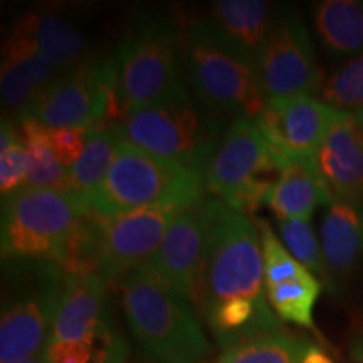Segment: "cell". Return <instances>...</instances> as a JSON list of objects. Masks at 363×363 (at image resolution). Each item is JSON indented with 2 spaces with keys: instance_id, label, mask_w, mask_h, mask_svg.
<instances>
[{
  "instance_id": "cell-1",
  "label": "cell",
  "mask_w": 363,
  "mask_h": 363,
  "mask_svg": "<svg viewBox=\"0 0 363 363\" xmlns=\"http://www.w3.org/2000/svg\"><path fill=\"white\" fill-rule=\"evenodd\" d=\"M195 305L220 348L281 330L266 296L257 225L219 199H206V244Z\"/></svg>"
},
{
  "instance_id": "cell-2",
  "label": "cell",
  "mask_w": 363,
  "mask_h": 363,
  "mask_svg": "<svg viewBox=\"0 0 363 363\" xmlns=\"http://www.w3.org/2000/svg\"><path fill=\"white\" fill-rule=\"evenodd\" d=\"M185 35L175 21L143 16L130 24L111 56L113 116L160 101L184 86ZM115 121V123H116Z\"/></svg>"
},
{
  "instance_id": "cell-3",
  "label": "cell",
  "mask_w": 363,
  "mask_h": 363,
  "mask_svg": "<svg viewBox=\"0 0 363 363\" xmlns=\"http://www.w3.org/2000/svg\"><path fill=\"white\" fill-rule=\"evenodd\" d=\"M121 306L133 338L158 363H202L211 343L190 301L152 266L131 271L120 283Z\"/></svg>"
},
{
  "instance_id": "cell-4",
  "label": "cell",
  "mask_w": 363,
  "mask_h": 363,
  "mask_svg": "<svg viewBox=\"0 0 363 363\" xmlns=\"http://www.w3.org/2000/svg\"><path fill=\"white\" fill-rule=\"evenodd\" d=\"M121 142L206 175L224 138V118L207 110L185 86L111 125Z\"/></svg>"
},
{
  "instance_id": "cell-5",
  "label": "cell",
  "mask_w": 363,
  "mask_h": 363,
  "mask_svg": "<svg viewBox=\"0 0 363 363\" xmlns=\"http://www.w3.org/2000/svg\"><path fill=\"white\" fill-rule=\"evenodd\" d=\"M203 189L202 175L120 142L106 177L84 203L99 217L147 208H185L202 201Z\"/></svg>"
},
{
  "instance_id": "cell-6",
  "label": "cell",
  "mask_w": 363,
  "mask_h": 363,
  "mask_svg": "<svg viewBox=\"0 0 363 363\" xmlns=\"http://www.w3.org/2000/svg\"><path fill=\"white\" fill-rule=\"evenodd\" d=\"M45 363H125L128 345L111 316L106 283L67 274L44 352Z\"/></svg>"
},
{
  "instance_id": "cell-7",
  "label": "cell",
  "mask_w": 363,
  "mask_h": 363,
  "mask_svg": "<svg viewBox=\"0 0 363 363\" xmlns=\"http://www.w3.org/2000/svg\"><path fill=\"white\" fill-rule=\"evenodd\" d=\"M0 362L39 355L51 337L66 272L51 261H4Z\"/></svg>"
},
{
  "instance_id": "cell-8",
  "label": "cell",
  "mask_w": 363,
  "mask_h": 363,
  "mask_svg": "<svg viewBox=\"0 0 363 363\" xmlns=\"http://www.w3.org/2000/svg\"><path fill=\"white\" fill-rule=\"evenodd\" d=\"M185 79L207 110L235 120H256L264 110L256 69L217 39L202 19L184 29Z\"/></svg>"
},
{
  "instance_id": "cell-9",
  "label": "cell",
  "mask_w": 363,
  "mask_h": 363,
  "mask_svg": "<svg viewBox=\"0 0 363 363\" xmlns=\"http://www.w3.org/2000/svg\"><path fill=\"white\" fill-rule=\"evenodd\" d=\"M88 212L83 199L61 190L24 187L2 197V262L33 259L59 264Z\"/></svg>"
},
{
  "instance_id": "cell-10",
  "label": "cell",
  "mask_w": 363,
  "mask_h": 363,
  "mask_svg": "<svg viewBox=\"0 0 363 363\" xmlns=\"http://www.w3.org/2000/svg\"><path fill=\"white\" fill-rule=\"evenodd\" d=\"M283 162L252 120H235L208 162L206 189L235 211L247 212L267 202Z\"/></svg>"
},
{
  "instance_id": "cell-11",
  "label": "cell",
  "mask_w": 363,
  "mask_h": 363,
  "mask_svg": "<svg viewBox=\"0 0 363 363\" xmlns=\"http://www.w3.org/2000/svg\"><path fill=\"white\" fill-rule=\"evenodd\" d=\"M113 116L111 56L93 54L83 65L62 72L40 94L29 116L49 128H101Z\"/></svg>"
},
{
  "instance_id": "cell-12",
  "label": "cell",
  "mask_w": 363,
  "mask_h": 363,
  "mask_svg": "<svg viewBox=\"0 0 363 363\" xmlns=\"http://www.w3.org/2000/svg\"><path fill=\"white\" fill-rule=\"evenodd\" d=\"M256 76L266 101L318 94L325 74L318 66L306 26L294 12H278L256 62Z\"/></svg>"
},
{
  "instance_id": "cell-13",
  "label": "cell",
  "mask_w": 363,
  "mask_h": 363,
  "mask_svg": "<svg viewBox=\"0 0 363 363\" xmlns=\"http://www.w3.org/2000/svg\"><path fill=\"white\" fill-rule=\"evenodd\" d=\"M182 208H147L116 217H99L94 274L104 283L123 281L147 264L160 247Z\"/></svg>"
},
{
  "instance_id": "cell-14",
  "label": "cell",
  "mask_w": 363,
  "mask_h": 363,
  "mask_svg": "<svg viewBox=\"0 0 363 363\" xmlns=\"http://www.w3.org/2000/svg\"><path fill=\"white\" fill-rule=\"evenodd\" d=\"M338 115L320 99L299 94L267 99L254 123L284 167L289 160L315 158Z\"/></svg>"
},
{
  "instance_id": "cell-15",
  "label": "cell",
  "mask_w": 363,
  "mask_h": 363,
  "mask_svg": "<svg viewBox=\"0 0 363 363\" xmlns=\"http://www.w3.org/2000/svg\"><path fill=\"white\" fill-rule=\"evenodd\" d=\"M206 244V199L182 208L148 264L187 301L195 303Z\"/></svg>"
},
{
  "instance_id": "cell-16",
  "label": "cell",
  "mask_w": 363,
  "mask_h": 363,
  "mask_svg": "<svg viewBox=\"0 0 363 363\" xmlns=\"http://www.w3.org/2000/svg\"><path fill=\"white\" fill-rule=\"evenodd\" d=\"M313 160L335 201L363 207V128L352 113L340 111Z\"/></svg>"
},
{
  "instance_id": "cell-17",
  "label": "cell",
  "mask_w": 363,
  "mask_h": 363,
  "mask_svg": "<svg viewBox=\"0 0 363 363\" xmlns=\"http://www.w3.org/2000/svg\"><path fill=\"white\" fill-rule=\"evenodd\" d=\"M62 72L30 44L9 33L2 45L0 93L2 106L16 123L29 116L40 94Z\"/></svg>"
},
{
  "instance_id": "cell-18",
  "label": "cell",
  "mask_w": 363,
  "mask_h": 363,
  "mask_svg": "<svg viewBox=\"0 0 363 363\" xmlns=\"http://www.w3.org/2000/svg\"><path fill=\"white\" fill-rule=\"evenodd\" d=\"M279 9L262 0H219L208 9V29L256 69Z\"/></svg>"
},
{
  "instance_id": "cell-19",
  "label": "cell",
  "mask_w": 363,
  "mask_h": 363,
  "mask_svg": "<svg viewBox=\"0 0 363 363\" xmlns=\"http://www.w3.org/2000/svg\"><path fill=\"white\" fill-rule=\"evenodd\" d=\"M11 33L30 44L61 72L83 65L93 54L84 30L65 13L51 9L26 12Z\"/></svg>"
},
{
  "instance_id": "cell-20",
  "label": "cell",
  "mask_w": 363,
  "mask_h": 363,
  "mask_svg": "<svg viewBox=\"0 0 363 363\" xmlns=\"http://www.w3.org/2000/svg\"><path fill=\"white\" fill-rule=\"evenodd\" d=\"M353 203L333 201L320 222V244L326 281L333 291L342 288L355 272L363 256V214Z\"/></svg>"
},
{
  "instance_id": "cell-21",
  "label": "cell",
  "mask_w": 363,
  "mask_h": 363,
  "mask_svg": "<svg viewBox=\"0 0 363 363\" xmlns=\"http://www.w3.org/2000/svg\"><path fill=\"white\" fill-rule=\"evenodd\" d=\"M333 201V195L318 174L315 160L306 158L286 163L266 206L278 220H311L318 207L330 206Z\"/></svg>"
},
{
  "instance_id": "cell-22",
  "label": "cell",
  "mask_w": 363,
  "mask_h": 363,
  "mask_svg": "<svg viewBox=\"0 0 363 363\" xmlns=\"http://www.w3.org/2000/svg\"><path fill=\"white\" fill-rule=\"evenodd\" d=\"M321 45L333 56L363 54V2L325 0L313 11Z\"/></svg>"
},
{
  "instance_id": "cell-23",
  "label": "cell",
  "mask_w": 363,
  "mask_h": 363,
  "mask_svg": "<svg viewBox=\"0 0 363 363\" xmlns=\"http://www.w3.org/2000/svg\"><path fill=\"white\" fill-rule=\"evenodd\" d=\"M120 142L113 126L88 130L83 153L69 169V192L86 201L106 177Z\"/></svg>"
},
{
  "instance_id": "cell-24",
  "label": "cell",
  "mask_w": 363,
  "mask_h": 363,
  "mask_svg": "<svg viewBox=\"0 0 363 363\" xmlns=\"http://www.w3.org/2000/svg\"><path fill=\"white\" fill-rule=\"evenodd\" d=\"M17 126L27 152L26 187L69 192V169L57 160L45 143V125L34 118H24Z\"/></svg>"
},
{
  "instance_id": "cell-25",
  "label": "cell",
  "mask_w": 363,
  "mask_h": 363,
  "mask_svg": "<svg viewBox=\"0 0 363 363\" xmlns=\"http://www.w3.org/2000/svg\"><path fill=\"white\" fill-rule=\"evenodd\" d=\"M321 283L311 271L298 278L266 288L269 306L279 320L315 330L313 310L320 298Z\"/></svg>"
},
{
  "instance_id": "cell-26",
  "label": "cell",
  "mask_w": 363,
  "mask_h": 363,
  "mask_svg": "<svg viewBox=\"0 0 363 363\" xmlns=\"http://www.w3.org/2000/svg\"><path fill=\"white\" fill-rule=\"evenodd\" d=\"M305 345L284 331H276L227 348L217 363H301Z\"/></svg>"
},
{
  "instance_id": "cell-27",
  "label": "cell",
  "mask_w": 363,
  "mask_h": 363,
  "mask_svg": "<svg viewBox=\"0 0 363 363\" xmlns=\"http://www.w3.org/2000/svg\"><path fill=\"white\" fill-rule=\"evenodd\" d=\"M318 96L337 111L352 113L363 108V54L345 59L325 74Z\"/></svg>"
},
{
  "instance_id": "cell-28",
  "label": "cell",
  "mask_w": 363,
  "mask_h": 363,
  "mask_svg": "<svg viewBox=\"0 0 363 363\" xmlns=\"http://www.w3.org/2000/svg\"><path fill=\"white\" fill-rule=\"evenodd\" d=\"M257 230L261 238V251L262 262H264V283L266 288L269 286L284 283V281L294 279L298 276L305 274L310 271L301 262L293 257V254L286 249L279 235L274 234L269 222L264 219L256 220Z\"/></svg>"
},
{
  "instance_id": "cell-29",
  "label": "cell",
  "mask_w": 363,
  "mask_h": 363,
  "mask_svg": "<svg viewBox=\"0 0 363 363\" xmlns=\"http://www.w3.org/2000/svg\"><path fill=\"white\" fill-rule=\"evenodd\" d=\"M278 229L279 239L294 259L308 267L313 274L326 278L320 238L313 230L310 220H278Z\"/></svg>"
},
{
  "instance_id": "cell-30",
  "label": "cell",
  "mask_w": 363,
  "mask_h": 363,
  "mask_svg": "<svg viewBox=\"0 0 363 363\" xmlns=\"http://www.w3.org/2000/svg\"><path fill=\"white\" fill-rule=\"evenodd\" d=\"M27 182V152L24 143L17 142L0 152V192L7 197L24 189Z\"/></svg>"
},
{
  "instance_id": "cell-31",
  "label": "cell",
  "mask_w": 363,
  "mask_h": 363,
  "mask_svg": "<svg viewBox=\"0 0 363 363\" xmlns=\"http://www.w3.org/2000/svg\"><path fill=\"white\" fill-rule=\"evenodd\" d=\"M86 133H88V130L49 128V126H45V143L57 160L67 169H71L72 163L78 160L83 153Z\"/></svg>"
},
{
  "instance_id": "cell-32",
  "label": "cell",
  "mask_w": 363,
  "mask_h": 363,
  "mask_svg": "<svg viewBox=\"0 0 363 363\" xmlns=\"http://www.w3.org/2000/svg\"><path fill=\"white\" fill-rule=\"evenodd\" d=\"M301 363H335L328 353H326L320 345L306 343L305 350L301 355Z\"/></svg>"
},
{
  "instance_id": "cell-33",
  "label": "cell",
  "mask_w": 363,
  "mask_h": 363,
  "mask_svg": "<svg viewBox=\"0 0 363 363\" xmlns=\"http://www.w3.org/2000/svg\"><path fill=\"white\" fill-rule=\"evenodd\" d=\"M352 358L355 363H363V331L357 335L352 342Z\"/></svg>"
},
{
  "instance_id": "cell-34",
  "label": "cell",
  "mask_w": 363,
  "mask_h": 363,
  "mask_svg": "<svg viewBox=\"0 0 363 363\" xmlns=\"http://www.w3.org/2000/svg\"><path fill=\"white\" fill-rule=\"evenodd\" d=\"M11 363H45V362H44V355H43V353H39V355H34V357L24 358V360L11 362Z\"/></svg>"
},
{
  "instance_id": "cell-35",
  "label": "cell",
  "mask_w": 363,
  "mask_h": 363,
  "mask_svg": "<svg viewBox=\"0 0 363 363\" xmlns=\"http://www.w3.org/2000/svg\"><path fill=\"white\" fill-rule=\"evenodd\" d=\"M352 115H353V118H355V120H357V123L360 125L362 128H363V108H358V110L352 111Z\"/></svg>"
}]
</instances>
